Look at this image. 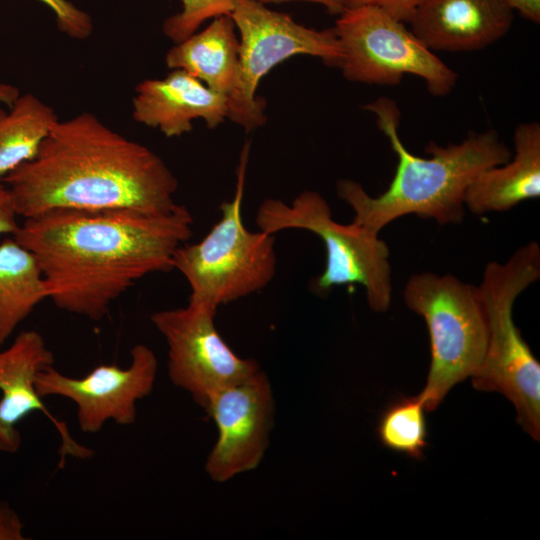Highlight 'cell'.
<instances>
[{
	"label": "cell",
	"mask_w": 540,
	"mask_h": 540,
	"mask_svg": "<svg viewBox=\"0 0 540 540\" xmlns=\"http://www.w3.org/2000/svg\"><path fill=\"white\" fill-rule=\"evenodd\" d=\"M513 142V158L483 170L467 188L464 205L471 213L504 212L540 197V124H519Z\"/></svg>",
	"instance_id": "17"
},
{
	"label": "cell",
	"mask_w": 540,
	"mask_h": 540,
	"mask_svg": "<svg viewBox=\"0 0 540 540\" xmlns=\"http://www.w3.org/2000/svg\"><path fill=\"white\" fill-rule=\"evenodd\" d=\"M262 4L268 3H284L292 1H305L320 4L327 10L328 13L339 15L345 9V0H254Z\"/></svg>",
	"instance_id": "27"
},
{
	"label": "cell",
	"mask_w": 540,
	"mask_h": 540,
	"mask_svg": "<svg viewBox=\"0 0 540 540\" xmlns=\"http://www.w3.org/2000/svg\"><path fill=\"white\" fill-rule=\"evenodd\" d=\"M18 214L15 210L8 187L0 181V236L15 234L19 227Z\"/></svg>",
	"instance_id": "25"
},
{
	"label": "cell",
	"mask_w": 540,
	"mask_h": 540,
	"mask_svg": "<svg viewBox=\"0 0 540 540\" xmlns=\"http://www.w3.org/2000/svg\"><path fill=\"white\" fill-rule=\"evenodd\" d=\"M18 216L55 209L165 213L178 181L160 156L90 112L58 120L40 149L1 180Z\"/></svg>",
	"instance_id": "2"
},
{
	"label": "cell",
	"mask_w": 540,
	"mask_h": 540,
	"mask_svg": "<svg viewBox=\"0 0 540 540\" xmlns=\"http://www.w3.org/2000/svg\"><path fill=\"white\" fill-rule=\"evenodd\" d=\"M47 299L42 272L32 253L16 239L0 242V345Z\"/></svg>",
	"instance_id": "18"
},
{
	"label": "cell",
	"mask_w": 540,
	"mask_h": 540,
	"mask_svg": "<svg viewBox=\"0 0 540 540\" xmlns=\"http://www.w3.org/2000/svg\"><path fill=\"white\" fill-rule=\"evenodd\" d=\"M248 156L249 143H245L234 196L220 205L218 222L199 242L184 243L174 254L173 270L188 282L189 301L218 308L259 292L275 276L274 234L250 231L242 219Z\"/></svg>",
	"instance_id": "5"
},
{
	"label": "cell",
	"mask_w": 540,
	"mask_h": 540,
	"mask_svg": "<svg viewBox=\"0 0 540 540\" xmlns=\"http://www.w3.org/2000/svg\"><path fill=\"white\" fill-rule=\"evenodd\" d=\"M259 230L275 234L302 229L316 234L324 243L325 267L315 278L313 288L325 293L334 287L359 284L374 312L389 309L392 301L390 252L379 233L352 221L341 224L332 217L326 199L318 192L305 190L290 203L268 198L256 213Z\"/></svg>",
	"instance_id": "6"
},
{
	"label": "cell",
	"mask_w": 540,
	"mask_h": 540,
	"mask_svg": "<svg viewBox=\"0 0 540 540\" xmlns=\"http://www.w3.org/2000/svg\"><path fill=\"white\" fill-rule=\"evenodd\" d=\"M540 278V247L531 241L500 263H487L477 286L487 321L483 361L471 376L473 386L510 400L517 421L534 440L540 439V363L513 320L520 294Z\"/></svg>",
	"instance_id": "4"
},
{
	"label": "cell",
	"mask_w": 540,
	"mask_h": 540,
	"mask_svg": "<svg viewBox=\"0 0 540 540\" xmlns=\"http://www.w3.org/2000/svg\"><path fill=\"white\" fill-rule=\"evenodd\" d=\"M514 11L505 0H422L410 30L430 50H482L511 29Z\"/></svg>",
	"instance_id": "15"
},
{
	"label": "cell",
	"mask_w": 540,
	"mask_h": 540,
	"mask_svg": "<svg viewBox=\"0 0 540 540\" xmlns=\"http://www.w3.org/2000/svg\"><path fill=\"white\" fill-rule=\"evenodd\" d=\"M19 89L13 84L4 82L0 79V103L11 106L20 95Z\"/></svg>",
	"instance_id": "28"
},
{
	"label": "cell",
	"mask_w": 540,
	"mask_h": 540,
	"mask_svg": "<svg viewBox=\"0 0 540 540\" xmlns=\"http://www.w3.org/2000/svg\"><path fill=\"white\" fill-rule=\"evenodd\" d=\"M509 7L522 15L526 20L540 23V0H505Z\"/></svg>",
	"instance_id": "26"
},
{
	"label": "cell",
	"mask_w": 540,
	"mask_h": 540,
	"mask_svg": "<svg viewBox=\"0 0 540 540\" xmlns=\"http://www.w3.org/2000/svg\"><path fill=\"white\" fill-rule=\"evenodd\" d=\"M181 12L164 21L163 32L174 44L180 43L196 33L208 19L230 15L235 0H181Z\"/></svg>",
	"instance_id": "21"
},
{
	"label": "cell",
	"mask_w": 540,
	"mask_h": 540,
	"mask_svg": "<svg viewBox=\"0 0 540 540\" xmlns=\"http://www.w3.org/2000/svg\"><path fill=\"white\" fill-rule=\"evenodd\" d=\"M192 226L190 211L179 204L157 214L55 209L25 218L13 237L36 259L47 299L99 321L138 280L173 270Z\"/></svg>",
	"instance_id": "1"
},
{
	"label": "cell",
	"mask_w": 540,
	"mask_h": 540,
	"mask_svg": "<svg viewBox=\"0 0 540 540\" xmlns=\"http://www.w3.org/2000/svg\"><path fill=\"white\" fill-rule=\"evenodd\" d=\"M24 525L17 512L0 501V540H24Z\"/></svg>",
	"instance_id": "24"
},
{
	"label": "cell",
	"mask_w": 540,
	"mask_h": 540,
	"mask_svg": "<svg viewBox=\"0 0 540 540\" xmlns=\"http://www.w3.org/2000/svg\"><path fill=\"white\" fill-rule=\"evenodd\" d=\"M230 16L240 34L239 64L244 95L257 100L260 80L276 65L295 55L320 58L338 67L342 51L333 28L316 30L254 0H235Z\"/></svg>",
	"instance_id": "12"
},
{
	"label": "cell",
	"mask_w": 540,
	"mask_h": 540,
	"mask_svg": "<svg viewBox=\"0 0 540 540\" xmlns=\"http://www.w3.org/2000/svg\"><path fill=\"white\" fill-rule=\"evenodd\" d=\"M133 118L158 128L166 137H179L192 130V121L202 119L214 129L228 118L227 100L182 69H173L163 79H147L135 88Z\"/></svg>",
	"instance_id": "16"
},
{
	"label": "cell",
	"mask_w": 540,
	"mask_h": 540,
	"mask_svg": "<svg viewBox=\"0 0 540 540\" xmlns=\"http://www.w3.org/2000/svg\"><path fill=\"white\" fill-rule=\"evenodd\" d=\"M55 14L58 28L71 38L85 39L92 33L91 17L67 0H39Z\"/></svg>",
	"instance_id": "22"
},
{
	"label": "cell",
	"mask_w": 540,
	"mask_h": 540,
	"mask_svg": "<svg viewBox=\"0 0 540 540\" xmlns=\"http://www.w3.org/2000/svg\"><path fill=\"white\" fill-rule=\"evenodd\" d=\"M364 108L375 115L378 128L396 154L395 173L378 196H371L352 179L339 180L336 192L353 210V221L373 232L379 233L405 215L433 219L439 225L461 223L464 196L471 182L483 170L511 158V151L494 129L470 132L458 144L440 146L431 141L425 149L429 157L414 155L399 136L401 114L394 100L380 97Z\"/></svg>",
	"instance_id": "3"
},
{
	"label": "cell",
	"mask_w": 540,
	"mask_h": 540,
	"mask_svg": "<svg viewBox=\"0 0 540 540\" xmlns=\"http://www.w3.org/2000/svg\"><path fill=\"white\" fill-rule=\"evenodd\" d=\"M204 411L218 430L205 462L209 477L224 483L255 469L268 447L274 420L273 392L266 374L260 370L219 391Z\"/></svg>",
	"instance_id": "11"
},
{
	"label": "cell",
	"mask_w": 540,
	"mask_h": 540,
	"mask_svg": "<svg viewBox=\"0 0 540 540\" xmlns=\"http://www.w3.org/2000/svg\"><path fill=\"white\" fill-rule=\"evenodd\" d=\"M421 2L422 0H345V8L372 5L383 9L396 19L408 23Z\"/></svg>",
	"instance_id": "23"
},
{
	"label": "cell",
	"mask_w": 540,
	"mask_h": 540,
	"mask_svg": "<svg viewBox=\"0 0 540 540\" xmlns=\"http://www.w3.org/2000/svg\"><path fill=\"white\" fill-rule=\"evenodd\" d=\"M345 79L369 85L396 86L404 76L421 78L436 97L446 96L458 74L426 47L405 25L384 11L362 5L345 8L333 28Z\"/></svg>",
	"instance_id": "8"
},
{
	"label": "cell",
	"mask_w": 540,
	"mask_h": 540,
	"mask_svg": "<svg viewBox=\"0 0 540 540\" xmlns=\"http://www.w3.org/2000/svg\"><path fill=\"white\" fill-rule=\"evenodd\" d=\"M128 367L101 364L81 378H73L48 366L36 377L41 398L61 396L77 406V421L82 432L97 433L108 420L131 425L137 416V401L148 396L158 371L155 353L144 344L130 350Z\"/></svg>",
	"instance_id": "10"
},
{
	"label": "cell",
	"mask_w": 540,
	"mask_h": 540,
	"mask_svg": "<svg viewBox=\"0 0 540 540\" xmlns=\"http://www.w3.org/2000/svg\"><path fill=\"white\" fill-rule=\"evenodd\" d=\"M217 308L195 301L160 310L150 317L168 346L171 382L189 393L203 410L219 391L258 371L256 360L239 357L215 325Z\"/></svg>",
	"instance_id": "9"
},
{
	"label": "cell",
	"mask_w": 540,
	"mask_h": 540,
	"mask_svg": "<svg viewBox=\"0 0 540 540\" xmlns=\"http://www.w3.org/2000/svg\"><path fill=\"white\" fill-rule=\"evenodd\" d=\"M53 364V352L35 330L20 332L9 347L0 351V452L16 453L22 442L16 425L32 412L41 411L60 435L61 464L66 456H93L91 449L73 439L65 422L53 416L37 393L38 373Z\"/></svg>",
	"instance_id": "14"
},
{
	"label": "cell",
	"mask_w": 540,
	"mask_h": 540,
	"mask_svg": "<svg viewBox=\"0 0 540 540\" xmlns=\"http://www.w3.org/2000/svg\"><path fill=\"white\" fill-rule=\"evenodd\" d=\"M420 397H403L386 408L380 417L377 434L388 449L421 459L427 447V421Z\"/></svg>",
	"instance_id": "20"
},
{
	"label": "cell",
	"mask_w": 540,
	"mask_h": 540,
	"mask_svg": "<svg viewBox=\"0 0 540 540\" xmlns=\"http://www.w3.org/2000/svg\"><path fill=\"white\" fill-rule=\"evenodd\" d=\"M230 15L213 18L199 33L174 44L165 56L170 69H182L228 102V119L250 132L265 124L266 102L249 100L240 78L239 41Z\"/></svg>",
	"instance_id": "13"
},
{
	"label": "cell",
	"mask_w": 540,
	"mask_h": 540,
	"mask_svg": "<svg viewBox=\"0 0 540 540\" xmlns=\"http://www.w3.org/2000/svg\"><path fill=\"white\" fill-rule=\"evenodd\" d=\"M406 306L426 322L430 367L418 395L425 410H435L451 388L471 377L487 347V321L477 286L451 275L422 272L404 288Z\"/></svg>",
	"instance_id": "7"
},
{
	"label": "cell",
	"mask_w": 540,
	"mask_h": 540,
	"mask_svg": "<svg viewBox=\"0 0 540 540\" xmlns=\"http://www.w3.org/2000/svg\"><path fill=\"white\" fill-rule=\"evenodd\" d=\"M58 120L54 109L31 93L20 94L8 111L0 108V181L35 158Z\"/></svg>",
	"instance_id": "19"
}]
</instances>
